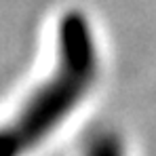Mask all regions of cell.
I'll return each instance as SVG.
<instances>
[{
	"label": "cell",
	"mask_w": 156,
	"mask_h": 156,
	"mask_svg": "<svg viewBox=\"0 0 156 156\" xmlns=\"http://www.w3.org/2000/svg\"><path fill=\"white\" fill-rule=\"evenodd\" d=\"M84 156H125L122 141L114 133H97L89 139Z\"/></svg>",
	"instance_id": "7a4b0ae2"
},
{
	"label": "cell",
	"mask_w": 156,
	"mask_h": 156,
	"mask_svg": "<svg viewBox=\"0 0 156 156\" xmlns=\"http://www.w3.org/2000/svg\"><path fill=\"white\" fill-rule=\"evenodd\" d=\"M97 76V47L89 19L70 11L57 26V66L2 133V156H23L87 95Z\"/></svg>",
	"instance_id": "6da1fadb"
}]
</instances>
